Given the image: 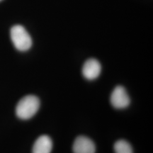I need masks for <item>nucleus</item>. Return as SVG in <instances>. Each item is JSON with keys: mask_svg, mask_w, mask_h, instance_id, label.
<instances>
[{"mask_svg": "<svg viewBox=\"0 0 153 153\" xmlns=\"http://www.w3.org/2000/svg\"><path fill=\"white\" fill-rule=\"evenodd\" d=\"M53 149V141L48 135H43L38 137L34 143L32 153H51Z\"/></svg>", "mask_w": 153, "mask_h": 153, "instance_id": "nucleus-6", "label": "nucleus"}, {"mask_svg": "<svg viewBox=\"0 0 153 153\" xmlns=\"http://www.w3.org/2000/svg\"><path fill=\"white\" fill-rule=\"evenodd\" d=\"M101 66L97 59L90 58L87 60L82 67V75L88 80H94L100 75Z\"/></svg>", "mask_w": 153, "mask_h": 153, "instance_id": "nucleus-4", "label": "nucleus"}, {"mask_svg": "<svg viewBox=\"0 0 153 153\" xmlns=\"http://www.w3.org/2000/svg\"><path fill=\"white\" fill-rule=\"evenodd\" d=\"M110 102L114 108L123 109L129 106L131 99L125 88L122 86H117L111 94Z\"/></svg>", "mask_w": 153, "mask_h": 153, "instance_id": "nucleus-3", "label": "nucleus"}, {"mask_svg": "<svg viewBox=\"0 0 153 153\" xmlns=\"http://www.w3.org/2000/svg\"><path fill=\"white\" fill-rule=\"evenodd\" d=\"M114 149L115 153H133L131 144L124 140L116 141L114 144Z\"/></svg>", "mask_w": 153, "mask_h": 153, "instance_id": "nucleus-7", "label": "nucleus"}, {"mask_svg": "<svg viewBox=\"0 0 153 153\" xmlns=\"http://www.w3.org/2000/svg\"><path fill=\"white\" fill-rule=\"evenodd\" d=\"M40 100L34 95H28L19 101L16 107L17 117L22 120L31 118L40 108Z\"/></svg>", "mask_w": 153, "mask_h": 153, "instance_id": "nucleus-1", "label": "nucleus"}, {"mask_svg": "<svg viewBox=\"0 0 153 153\" xmlns=\"http://www.w3.org/2000/svg\"><path fill=\"white\" fill-rule=\"evenodd\" d=\"M10 36L14 47L19 51H27L32 46L31 37L21 25H15L11 28Z\"/></svg>", "mask_w": 153, "mask_h": 153, "instance_id": "nucleus-2", "label": "nucleus"}, {"mask_svg": "<svg viewBox=\"0 0 153 153\" xmlns=\"http://www.w3.org/2000/svg\"><path fill=\"white\" fill-rule=\"evenodd\" d=\"M72 150L74 153H95L96 147L90 138L79 136L74 140Z\"/></svg>", "mask_w": 153, "mask_h": 153, "instance_id": "nucleus-5", "label": "nucleus"}]
</instances>
